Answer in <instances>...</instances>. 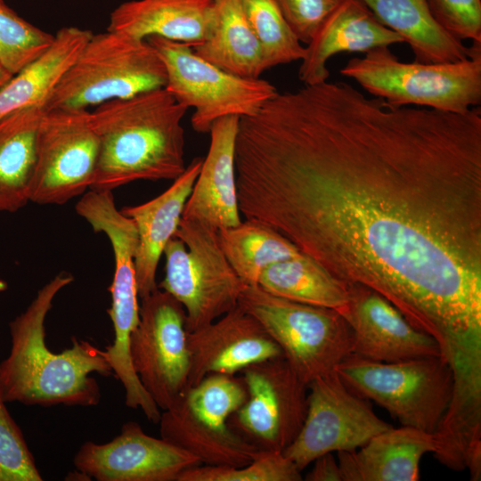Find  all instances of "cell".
<instances>
[{
  "mask_svg": "<svg viewBox=\"0 0 481 481\" xmlns=\"http://www.w3.org/2000/svg\"><path fill=\"white\" fill-rule=\"evenodd\" d=\"M240 214L378 292L442 354L481 338V110L389 105L345 82L240 118Z\"/></svg>",
  "mask_w": 481,
  "mask_h": 481,
  "instance_id": "6da1fadb",
  "label": "cell"
},
{
  "mask_svg": "<svg viewBox=\"0 0 481 481\" xmlns=\"http://www.w3.org/2000/svg\"><path fill=\"white\" fill-rule=\"evenodd\" d=\"M73 280L69 273L56 275L10 322L11 349L0 363V395L5 403L43 407L99 404L100 387L90 374H113L104 350L76 337L71 347L59 354L52 352L45 343L46 316L56 295Z\"/></svg>",
  "mask_w": 481,
  "mask_h": 481,
  "instance_id": "7a4b0ae2",
  "label": "cell"
},
{
  "mask_svg": "<svg viewBox=\"0 0 481 481\" xmlns=\"http://www.w3.org/2000/svg\"><path fill=\"white\" fill-rule=\"evenodd\" d=\"M188 110L163 87L96 106L91 111L99 157L90 189L175 180L186 168L182 121Z\"/></svg>",
  "mask_w": 481,
  "mask_h": 481,
  "instance_id": "3957f363",
  "label": "cell"
},
{
  "mask_svg": "<svg viewBox=\"0 0 481 481\" xmlns=\"http://www.w3.org/2000/svg\"><path fill=\"white\" fill-rule=\"evenodd\" d=\"M389 105L463 114L481 103V48L455 62H403L387 46L354 57L340 69Z\"/></svg>",
  "mask_w": 481,
  "mask_h": 481,
  "instance_id": "277c9868",
  "label": "cell"
},
{
  "mask_svg": "<svg viewBox=\"0 0 481 481\" xmlns=\"http://www.w3.org/2000/svg\"><path fill=\"white\" fill-rule=\"evenodd\" d=\"M167 72L146 39L106 30L94 34L44 106L86 109L163 88Z\"/></svg>",
  "mask_w": 481,
  "mask_h": 481,
  "instance_id": "5b68a950",
  "label": "cell"
},
{
  "mask_svg": "<svg viewBox=\"0 0 481 481\" xmlns=\"http://www.w3.org/2000/svg\"><path fill=\"white\" fill-rule=\"evenodd\" d=\"M238 306L257 320L307 385L352 355L351 329L334 309L289 300L259 285L245 286Z\"/></svg>",
  "mask_w": 481,
  "mask_h": 481,
  "instance_id": "8992f818",
  "label": "cell"
},
{
  "mask_svg": "<svg viewBox=\"0 0 481 481\" xmlns=\"http://www.w3.org/2000/svg\"><path fill=\"white\" fill-rule=\"evenodd\" d=\"M246 397L241 378L210 373L187 386L174 404L162 411L160 437L192 454L201 464L244 466L261 451L236 434L228 420Z\"/></svg>",
  "mask_w": 481,
  "mask_h": 481,
  "instance_id": "52a82bcc",
  "label": "cell"
},
{
  "mask_svg": "<svg viewBox=\"0 0 481 481\" xmlns=\"http://www.w3.org/2000/svg\"><path fill=\"white\" fill-rule=\"evenodd\" d=\"M355 394L374 401L402 426L438 428L452 400L453 375L442 356L381 363L350 355L336 368Z\"/></svg>",
  "mask_w": 481,
  "mask_h": 481,
  "instance_id": "ba28073f",
  "label": "cell"
},
{
  "mask_svg": "<svg viewBox=\"0 0 481 481\" xmlns=\"http://www.w3.org/2000/svg\"><path fill=\"white\" fill-rule=\"evenodd\" d=\"M163 255L165 276L158 288L183 305L188 331L208 325L238 306L246 285L226 259L217 230L182 218Z\"/></svg>",
  "mask_w": 481,
  "mask_h": 481,
  "instance_id": "9c48e42d",
  "label": "cell"
},
{
  "mask_svg": "<svg viewBox=\"0 0 481 481\" xmlns=\"http://www.w3.org/2000/svg\"><path fill=\"white\" fill-rule=\"evenodd\" d=\"M146 40L164 63V88L177 102L194 109L191 124L198 133H209L221 118L255 115L278 93L265 79L240 77L217 68L186 44L158 36Z\"/></svg>",
  "mask_w": 481,
  "mask_h": 481,
  "instance_id": "30bf717a",
  "label": "cell"
},
{
  "mask_svg": "<svg viewBox=\"0 0 481 481\" xmlns=\"http://www.w3.org/2000/svg\"><path fill=\"white\" fill-rule=\"evenodd\" d=\"M99 157V139L91 111L44 110L36 143L29 200L63 205L90 190Z\"/></svg>",
  "mask_w": 481,
  "mask_h": 481,
  "instance_id": "8fae6325",
  "label": "cell"
},
{
  "mask_svg": "<svg viewBox=\"0 0 481 481\" xmlns=\"http://www.w3.org/2000/svg\"><path fill=\"white\" fill-rule=\"evenodd\" d=\"M140 300L139 322L130 338L131 363L144 389L165 411L188 386L186 312L159 288Z\"/></svg>",
  "mask_w": 481,
  "mask_h": 481,
  "instance_id": "7c38bea8",
  "label": "cell"
},
{
  "mask_svg": "<svg viewBox=\"0 0 481 481\" xmlns=\"http://www.w3.org/2000/svg\"><path fill=\"white\" fill-rule=\"evenodd\" d=\"M247 397L230 428L260 451L283 452L297 437L307 410L308 385L282 357L241 371Z\"/></svg>",
  "mask_w": 481,
  "mask_h": 481,
  "instance_id": "4fadbf2b",
  "label": "cell"
},
{
  "mask_svg": "<svg viewBox=\"0 0 481 481\" xmlns=\"http://www.w3.org/2000/svg\"><path fill=\"white\" fill-rule=\"evenodd\" d=\"M390 428L335 370L308 384L304 423L282 452L302 471L322 454L356 450Z\"/></svg>",
  "mask_w": 481,
  "mask_h": 481,
  "instance_id": "5bb4252c",
  "label": "cell"
},
{
  "mask_svg": "<svg viewBox=\"0 0 481 481\" xmlns=\"http://www.w3.org/2000/svg\"><path fill=\"white\" fill-rule=\"evenodd\" d=\"M73 463L98 481H177L184 470L201 464L162 437L147 435L135 421L126 422L120 434L108 443H84Z\"/></svg>",
  "mask_w": 481,
  "mask_h": 481,
  "instance_id": "9a60e30c",
  "label": "cell"
},
{
  "mask_svg": "<svg viewBox=\"0 0 481 481\" xmlns=\"http://www.w3.org/2000/svg\"><path fill=\"white\" fill-rule=\"evenodd\" d=\"M338 313L352 331V355L381 363L441 356L436 341L413 327L387 299L360 284H347Z\"/></svg>",
  "mask_w": 481,
  "mask_h": 481,
  "instance_id": "2e32d148",
  "label": "cell"
},
{
  "mask_svg": "<svg viewBox=\"0 0 481 481\" xmlns=\"http://www.w3.org/2000/svg\"><path fill=\"white\" fill-rule=\"evenodd\" d=\"M187 346L188 386L210 373L235 375L251 364L282 357L257 320L239 306L208 325L188 331Z\"/></svg>",
  "mask_w": 481,
  "mask_h": 481,
  "instance_id": "e0dca14e",
  "label": "cell"
},
{
  "mask_svg": "<svg viewBox=\"0 0 481 481\" xmlns=\"http://www.w3.org/2000/svg\"><path fill=\"white\" fill-rule=\"evenodd\" d=\"M239 121L238 116H227L213 123L208 133L209 148L182 218L202 223L217 231L241 222L235 167Z\"/></svg>",
  "mask_w": 481,
  "mask_h": 481,
  "instance_id": "ac0fdd59",
  "label": "cell"
},
{
  "mask_svg": "<svg viewBox=\"0 0 481 481\" xmlns=\"http://www.w3.org/2000/svg\"><path fill=\"white\" fill-rule=\"evenodd\" d=\"M404 43L384 26L361 0H343L306 45L298 69L305 85L328 80L327 62L339 53H367L377 47Z\"/></svg>",
  "mask_w": 481,
  "mask_h": 481,
  "instance_id": "d6986e66",
  "label": "cell"
},
{
  "mask_svg": "<svg viewBox=\"0 0 481 481\" xmlns=\"http://www.w3.org/2000/svg\"><path fill=\"white\" fill-rule=\"evenodd\" d=\"M202 161L200 157L194 158L183 173L159 196L121 209L134 222L138 232L135 273L139 299L158 289L156 273L159 259L178 229Z\"/></svg>",
  "mask_w": 481,
  "mask_h": 481,
  "instance_id": "ffe728a7",
  "label": "cell"
},
{
  "mask_svg": "<svg viewBox=\"0 0 481 481\" xmlns=\"http://www.w3.org/2000/svg\"><path fill=\"white\" fill-rule=\"evenodd\" d=\"M214 0H132L112 11L107 29L146 39L158 36L192 47L209 36Z\"/></svg>",
  "mask_w": 481,
  "mask_h": 481,
  "instance_id": "44dd1931",
  "label": "cell"
},
{
  "mask_svg": "<svg viewBox=\"0 0 481 481\" xmlns=\"http://www.w3.org/2000/svg\"><path fill=\"white\" fill-rule=\"evenodd\" d=\"M436 449L434 433L403 426L372 436L358 451L337 453L342 481H417L421 458Z\"/></svg>",
  "mask_w": 481,
  "mask_h": 481,
  "instance_id": "7402d4cb",
  "label": "cell"
},
{
  "mask_svg": "<svg viewBox=\"0 0 481 481\" xmlns=\"http://www.w3.org/2000/svg\"><path fill=\"white\" fill-rule=\"evenodd\" d=\"M387 28L402 37L415 62H455L470 58L481 42L467 47L433 19L427 0H361Z\"/></svg>",
  "mask_w": 481,
  "mask_h": 481,
  "instance_id": "603a6c76",
  "label": "cell"
},
{
  "mask_svg": "<svg viewBox=\"0 0 481 481\" xmlns=\"http://www.w3.org/2000/svg\"><path fill=\"white\" fill-rule=\"evenodd\" d=\"M92 35V31L77 27L58 30L44 53L0 87V119L23 109L44 108Z\"/></svg>",
  "mask_w": 481,
  "mask_h": 481,
  "instance_id": "cb8c5ba5",
  "label": "cell"
},
{
  "mask_svg": "<svg viewBox=\"0 0 481 481\" xmlns=\"http://www.w3.org/2000/svg\"><path fill=\"white\" fill-rule=\"evenodd\" d=\"M42 106L0 119V212H15L30 201L36 143Z\"/></svg>",
  "mask_w": 481,
  "mask_h": 481,
  "instance_id": "d4e9b609",
  "label": "cell"
},
{
  "mask_svg": "<svg viewBox=\"0 0 481 481\" xmlns=\"http://www.w3.org/2000/svg\"><path fill=\"white\" fill-rule=\"evenodd\" d=\"M215 19L208 37L192 47L202 59L238 77L259 78L266 70L260 44L240 0H214Z\"/></svg>",
  "mask_w": 481,
  "mask_h": 481,
  "instance_id": "484cf974",
  "label": "cell"
},
{
  "mask_svg": "<svg viewBox=\"0 0 481 481\" xmlns=\"http://www.w3.org/2000/svg\"><path fill=\"white\" fill-rule=\"evenodd\" d=\"M257 285L273 295L338 312L349 299L347 284L303 253L268 266Z\"/></svg>",
  "mask_w": 481,
  "mask_h": 481,
  "instance_id": "4316f807",
  "label": "cell"
},
{
  "mask_svg": "<svg viewBox=\"0 0 481 481\" xmlns=\"http://www.w3.org/2000/svg\"><path fill=\"white\" fill-rule=\"evenodd\" d=\"M220 247L244 285H257L263 272L273 264L301 252L265 223L245 218L232 227L217 231Z\"/></svg>",
  "mask_w": 481,
  "mask_h": 481,
  "instance_id": "83f0119b",
  "label": "cell"
},
{
  "mask_svg": "<svg viewBox=\"0 0 481 481\" xmlns=\"http://www.w3.org/2000/svg\"><path fill=\"white\" fill-rule=\"evenodd\" d=\"M263 51L265 69L301 61L306 47L294 34L274 0H240Z\"/></svg>",
  "mask_w": 481,
  "mask_h": 481,
  "instance_id": "f1b7e54d",
  "label": "cell"
},
{
  "mask_svg": "<svg viewBox=\"0 0 481 481\" xmlns=\"http://www.w3.org/2000/svg\"><path fill=\"white\" fill-rule=\"evenodd\" d=\"M54 35L38 29L0 0V64L12 76L44 53Z\"/></svg>",
  "mask_w": 481,
  "mask_h": 481,
  "instance_id": "f546056e",
  "label": "cell"
},
{
  "mask_svg": "<svg viewBox=\"0 0 481 481\" xmlns=\"http://www.w3.org/2000/svg\"><path fill=\"white\" fill-rule=\"evenodd\" d=\"M301 471L278 451H261L241 467L197 465L184 470L177 481H300Z\"/></svg>",
  "mask_w": 481,
  "mask_h": 481,
  "instance_id": "4dcf8cb0",
  "label": "cell"
},
{
  "mask_svg": "<svg viewBox=\"0 0 481 481\" xmlns=\"http://www.w3.org/2000/svg\"><path fill=\"white\" fill-rule=\"evenodd\" d=\"M21 430L0 395V481H42Z\"/></svg>",
  "mask_w": 481,
  "mask_h": 481,
  "instance_id": "1f68e13d",
  "label": "cell"
},
{
  "mask_svg": "<svg viewBox=\"0 0 481 481\" xmlns=\"http://www.w3.org/2000/svg\"><path fill=\"white\" fill-rule=\"evenodd\" d=\"M435 21L458 41L481 42V0H427Z\"/></svg>",
  "mask_w": 481,
  "mask_h": 481,
  "instance_id": "d6a6232c",
  "label": "cell"
},
{
  "mask_svg": "<svg viewBox=\"0 0 481 481\" xmlns=\"http://www.w3.org/2000/svg\"><path fill=\"white\" fill-rule=\"evenodd\" d=\"M301 43L308 44L343 0H274Z\"/></svg>",
  "mask_w": 481,
  "mask_h": 481,
  "instance_id": "836d02e7",
  "label": "cell"
},
{
  "mask_svg": "<svg viewBox=\"0 0 481 481\" xmlns=\"http://www.w3.org/2000/svg\"><path fill=\"white\" fill-rule=\"evenodd\" d=\"M313 462L312 469L306 474V481H342L338 462L332 452L322 454Z\"/></svg>",
  "mask_w": 481,
  "mask_h": 481,
  "instance_id": "e575fe53",
  "label": "cell"
},
{
  "mask_svg": "<svg viewBox=\"0 0 481 481\" xmlns=\"http://www.w3.org/2000/svg\"><path fill=\"white\" fill-rule=\"evenodd\" d=\"M12 75L0 64V87L4 86Z\"/></svg>",
  "mask_w": 481,
  "mask_h": 481,
  "instance_id": "d590c367",
  "label": "cell"
}]
</instances>
